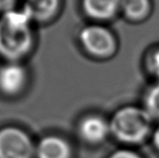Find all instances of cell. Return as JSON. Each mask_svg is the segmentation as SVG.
<instances>
[{
	"instance_id": "1",
	"label": "cell",
	"mask_w": 159,
	"mask_h": 158,
	"mask_svg": "<svg viewBox=\"0 0 159 158\" xmlns=\"http://www.w3.org/2000/svg\"><path fill=\"white\" fill-rule=\"evenodd\" d=\"M32 21L22 9L0 15V56L8 62H17L32 50L34 35Z\"/></svg>"
},
{
	"instance_id": "2",
	"label": "cell",
	"mask_w": 159,
	"mask_h": 158,
	"mask_svg": "<svg viewBox=\"0 0 159 158\" xmlns=\"http://www.w3.org/2000/svg\"><path fill=\"white\" fill-rule=\"evenodd\" d=\"M152 120L143 108L122 107L115 113L109 121L110 131L116 140L124 144H140L151 134Z\"/></svg>"
},
{
	"instance_id": "3",
	"label": "cell",
	"mask_w": 159,
	"mask_h": 158,
	"mask_svg": "<svg viewBox=\"0 0 159 158\" xmlns=\"http://www.w3.org/2000/svg\"><path fill=\"white\" fill-rule=\"evenodd\" d=\"M83 49L91 57L107 59L116 50V40L114 34L104 26L90 24L82 28L78 35Z\"/></svg>"
},
{
	"instance_id": "4",
	"label": "cell",
	"mask_w": 159,
	"mask_h": 158,
	"mask_svg": "<svg viewBox=\"0 0 159 158\" xmlns=\"http://www.w3.org/2000/svg\"><path fill=\"white\" fill-rule=\"evenodd\" d=\"M34 153V144L24 131L13 127L0 129V158H32Z\"/></svg>"
},
{
	"instance_id": "5",
	"label": "cell",
	"mask_w": 159,
	"mask_h": 158,
	"mask_svg": "<svg viewBox=\"0 0 159 158\" xmlns=\"http://www.w3.org/2000/svg\"><path fill=\"white\" fill-rule=\"evenodd\" d=\"M62 0H24L22 10L32 22L48 23L61 13Z\"/></svg>"
},
{
	"instance_id": "6",
	"label": "cell",
	"mask_w": 159,
	"mask_h": 158,
	"mask_svg": "<svg viewBox=\"0 0 159 158\" xmlns=\"http://www.w3.org/2000/svg\"><path fill=\"white\" fill-rule=\"evenodd\" d=\"M27 81L26 70L18 62H8L0 67V91L6 95H17Z\"/></svg>"
},
{
	"instance_id": "7",
	"label": "cell",
	"mask_w": 159,
	"mask_h": 158,
	"mask_svg": "<svg viewBox=\"0 0 159 158\" xmlns=\"http://www.w3.org/2000/svg\"><path fill=\"white\" fill-rule=\"evenodd\" d=\"M78 132L85 142L98 144L106 140L108 135L111 134L110 123L100 115H88L81 120Z\"/></svg>"
},
{
	"instance_id": "8",
	"label": "cell",
	"mask_w": 159,
	"mask_h": 158,
	"mask_svg": "<svg viewBox=\"0 0 159 158\" xmlns=\"http://www.w3.org/2000/svg\"><path fill=\"white\" fill-rule=\"evenodd\" d=\"M84 14L91 20L112 19L121 7V0H81Z\"/></svg>"
},
{
	"instance_id": "9",
	"label": "cell",
	"mask_w": 159,
	"mask_h": 158,
	"mask_svg": "<svg viewBox=\"0 0 159 158\" xmlns=\"http://www.w3.org/2000/svg\"><path fill=\"white\" fill-rule=\"evenodd\" d=\"M37 158H71L69 143L62 138L48 136L42 139L35 149Z\"/></svg>"
},
{
	"instance_id": "10",
	"label": "cell",
	"mask_w": 159,
	"mask_h": 158,
	"mask_svg": "<svg viewBox=\"0 0 159 158\" xmlns=\"http://www.w3.org/2000/svg\"><path fill=\"white\" fill-rule=\"evenodd\" d=\"M149 0H121L120 9L131 20H140L147 16L150 11Z\"/></svg>"
},
{
	"instance_id": "11",
	"label": "cell",
	"mask_w": 159,
	"mask_h": 158,
	"mask_svg": "<svg viewBox=\"0 0 159 158\" xmlns=\"http://www.w3.org/2000/svg\"><path fill=\"white\" fill-rule=\"evenodd\" d=\"M143 108L152 119L159 120V81L146 90L143 97Z\"/></svg>"
},
{
	"instance_id": "12",
	"label": "cell",
	"mask_w": 159,
	"mask_h": 158,
	"mask_svg": "<svg viewBox=\"0 0 159 158\" xmlns=\"http://www.w3.org/2000/svg\"><path fill=\"white\" fill-rule=\"evenodd\" d=\"M146 68L148 72L159 80V47L150 51L146 58Z\"/></svg>"
},
{
	"instance_id": "13",
	"label": "cell",
	"mask_w": 159,
	"mask_h": 158,
	"mask_svg": "<svg viewBox=\"0 0 159 158\" xmlns=\"http://www.w3.org/2000/svg\"><path fill=\"white\" fill-rule=\"evenodd\" d=\"M109 158H143L138 153L129 150V149H122L113 153Z\"/></svg>"
},
{
	"instance_id": "14",
	"label": "cell",
	"mask_w": 159,
	"mask_h": 158,
	"mask_svg": "<svg viewBox=\"0 0 159 158\" xmlns=\"http://www.w3.org/2000/svg\"><path fill=\"white\" fill-rule=\"evenodd\" d=\"M17 0H0V15L15 9Z\"/></svg>"
},
{
	"instance_id": "15",
	"label": "cell",
	"mask_w": 159,
	"mask_h": 158,
	"mask_svg": "<svg viewBox=\"0 0 159 158\" xmlns=\"http://www.w3.org/2000/svg\"><path fill=\"white\" fill-rule=\"evenodd\" d=\"M152 139H153V143L155 147L157 149V151H159V126L154 130Z\"/></svg>"
}]
</instances>
